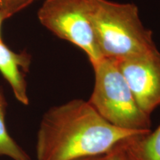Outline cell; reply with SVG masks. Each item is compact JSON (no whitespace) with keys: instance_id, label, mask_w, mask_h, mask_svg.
<instances>
[{"instance_id":"obj_1","label":"cell","mask_w":160,"mask_h":160,"mask_svg":"<svg viewBox=\"0 0 160 160\" xmlns=\"http://www.w3.org/2000/svg\"><path fill=\"white\" fill-rule=\"evenodd\" d=\"M151 131L117 128L88 101L72 99L45 112L36 140L37 160H79L105 155L126 140Z\"/></svg>"},{"instance_id":"obj_2","label":"cell","mask_w":160,"mask_h":160,"mask_svg":"<svg viewBox=\"0 0 160 160\" xmlns=\"http://www.w3.org/2000/svg\"><path fill=\"white\" fill-rule=\"evenodd\" d=\"M91 21L102 59L120 60L156 47L134 4L93 0Z\"/></svg>"},{"instance_id":"obj_3","label":"cell","mask_w":160,"mask_h":160,"mask_svg":"<svg viewBox=\"0 0 160 160\" xmlns=\"http://www.w3.org/2000/svg\"><path fill=\"white\" fill-rule=\"evenodd\" d=\"M95 82L88 100L108 122L131 131H151V116L140 109L113 59H102L93 66Z\"/></svg>"},{"instance_id":"obj_4","label":"cell","mask_w":160,"mask_h":160,"mask_svg":"<svg viewBox=\"0 0 160 160\" xmlns=\"http://www.w3.org/2000/svg\"><path fill=\"white\" fill-rule=\"evenodd\" d=\"M93 0H45L37 13L42 25L85 52L92 66L102 59L91 21Z\"/></svg>"},{"instance_id":"obj_5","label":"cell","mask_w":160,"mask_h":160,"mask_svg":"<svg viewBox=\"0 0 160 160\" xmlns=\"http://www.w3.org/2000/svg\"><path fill=\"white\" fill-rule=\"evenodd\" d=\"M117 61L140 109L151 116L160 105V52L157 46Z\"/></svg>"},{"instance_id":"obj_6","label":"cell","mask_w":160,"mask_h":160,"mask_svg":"<svg viewBox=\"0 0 160 160\" xmlns=\"http://www.w3.org/2000/svg\"><path fill=\"white\" fill-rule=\"evenodd\" d=\"M31 58L26 52L12 51L0 42V73L9 84L13 95L19 102L29 105L26 73L29 71Z\"/></svg>"},{"instance_id":"obj_7","label":"cell","mask_w":160,"mask_h":160,"mask_svg":"<svg viewBox=\"0 0 160 160\" xmlns=\"http://www.w3.org/2000/svg\"><path fill=\"white\" fill-rule=\"evenodd\" d=\"M128 160H160V125L122 143Z\"/></svg>"},{"instance_id":"obj_8","label":"cell","mask_w":160,"mask_h":160,"mask_svg":"<svg viewBox=\"0 0 160 160\" xmlns=\"http://www.w3.org/2000/svg\"><path fill=\"white\" fill-rule=\"evenodd\" d=\"M7 102L0 88V156L7 157L12 160H31L8 131L5 122Z\"/></svg>"},{"instance_id":"obj_9","label":"cell","mask_w":160,"mask_h":160,"mask_svg":"<svg viewBox=\"0 0 160 160\" xmlns=\"http://www.w3.org/2000/svg\"><path fill=\"white\" fill-rule=\"evenodd\" d=\"M37 0H0V13L8 19L34 2Z\"/></svg>"},{"instance_id":"obj_10","label":"cell","mask_w":160,"mask_h":160,"mask_svg":"<svg viewBox=\"0 0 160 160\" xmlns=\"http://www.w3.org/2000/svg\"><path fill=\"white\" fill-rule=\"evenodd\" d=\"M122 143L104 155L102 160H128Z\"/></svg>"},{"instance_id":"obj_11","label":"cell","mask_w":160,"mask_h":160,"mask_svg":"<svg viewBox=\"0 0 160 160\" xmlns=\"http://www.w3.org/2000/svg\"><path fill=\"white\" fill-rule=\"evenodd\" d=\"M103 156H99V157H95L86 158V159H79V160H102L103 159Z\"/></svg>"},{"instance_id":"obj_12","label":"cell","mask_w":160,"mask_h":160,"mask_svg":"<svg viewBox=\"0 0 160 160\" xmlns=\"http://www.w3.org/2000/svg\"><path fill=\"white\" fill-rule=\"evenodd\" d=\"M5 20L4 19L2 14L1 13H0V42H2V33H1V31H2V22Z\"/></svg>"}]
</instances>
